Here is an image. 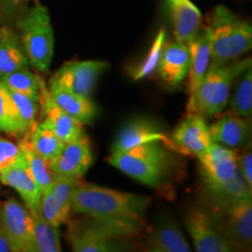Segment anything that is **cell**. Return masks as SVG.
Listing matches in <instances>:
<instances>
[{"label": "cell", "instance_id": "1", "mask_svg": "<svg viewBox=\"0 0 252 252\" xmlns=\"http://www.w3.org/2000/svg\"><path fill=\"white\" fill-rule=\"evenodd\" d=\"M150 204V196L81 180L72 195V212L87 216L119 238L135 235L143 228Z\"/></svg>", "mask_w": 252, "mask_h": 252}, {"label": "cell", "instance_id": "2", "mask_svg": "<svg viewBox=\"0 0 252 252\" xmlns=\"http://www.w3.org/2000/svg\"><path fill=\"white\" fill-rule=\"evenodd\" d=\"M210 67L229 63L251 49L252 28L225 6H217L208 18Z\"/></svg>", "mask_w": 252, "mask_h": 252}, {"label": "cell", "instance_id": "3", "mask_svg": "<svg viewBox=\"0 0 252 252\" xmlns=\"http://www.w3.org/2000/svg\"><path fill=\"white\" fill-rule=\"evenodd\" d=\"M108 162L140 184L158 187L171 173L174 158L162 143H147L111 153Z\"/></svg>", "mask_w": 252, "mask_h": 252}, {"label": "cell", "instance_id": "4", "mask_svg": "<svg viewBox=\"0 0 252 252\" xmlns=\"http://www.w3.org/2000/svg\"><path fill=\"white\" fill-rule=\"evenodd\" d=\"M251 67V59H245L232 64L209 67L195 93L189 96L188 113L210 118L222 112L228 104L230 90L235 78L241 76Z\"/></svg>", "mask_w": 252, "mask_h": 252}, {"label": "cell", "instance_id": "5", "mask_svg": "<svg viewBox=\"0 0 252 252\" xmlns=\"http://www.w3.org/2000/svg\"><path fill=\"white\" fill-rule=\"evenodd\" d=\"M17 27L28 62L37 71H48L54 56V32L48 9L36 1L19 15Z\"/></svg>", "mask_w": 252, "mask_h": 252}, {"label": "cell", "instance_id": "6", "mask_svg": "<svg viewBox=\"0 0 252 252\" xmlns=\"http://www.w3.org/2000/svg\"><path fill=\"white\" fill-rule=\"evenodd\" d=\"M0 224L12 252H36L33 217L27 207L17 198L9 197L2 203Z\"/></svg>", "mask_w": 252, "mask_h": 252}, {"label": "cell", "instance_id": "7", "mask_svg": "<svg viewBox=\"0 0 252 252\" xmlns=\"http://www.w3.org/2000/svg\"><path fill=\"white\" fill-rule=\"evenodd\" d=\"M219 209H222L223 220L220 222L213 219L232 252H251L252 197L236 201Z\"/></svg>", "mask_w": 252, "mask_h": 252}, {"label": "cell", "instance_id": "8", "mask_svg": "<svg viewBox=\"0 0 252 252\" xmlns=\"http://www.w3.org/2000/svg\"><path fill=\"white\" fill-rule=\"evenodd\" d=\"M108 67L109 63L105 61H69L49 81L80 96L90 97L99 76Z\"/></svg>", "mask_w": 252, "mask_h": 252}, {"label": "cell", "instance_id": "9", "mask_svg": "<svg viewBox=\"0 0 252 252\" xmlns=\"http://www.w3.org/2000/svg\"><path fill=\"white\" fill-rule=\"evenodd\" d=\"M67 238L72 252H122L119 237L91 220H70Z\"/></svg>", "mask_w": 252, "mask_h": 252}, {"label": "cell", "instance_id": "10", "mask_svg": "<svg viewBox=\"0 0 252 252\" xmlns=\"http://www.w3.org/2000/svg\"><path fill=\"white\" fill-rule=\"evenodd\" d=\"M80 180L55 174L52 186L41 195L39 213L42 219L53 226L67 223L72 212V195Z\"/></svg>", "mask_w": 252, "mask_h": 252}, {"label": "cell", "instance_id": "11", "mask_svg": "<svg viewBox=\"0 0 252 252\" xmlns=\"http://www.w3.org/2000/svg\"><path fill=\"white\" fill-rule=\"evenodd\" d=\"M186 228L193 239L195 252H232L215 220L206 209L191 207L186 216Z\"/></svg>", "mask_w": 252, "mask_h": 252}, {"label": "cell", "instance_id": "12", "mask_svg": "<svg viewBox=\"0 0 252 252\" xmlns=\"http://www.w3.org/2000/svg\"><path fill=\"white\" fill-rule=\"evenodd\" d=\"M197 159L206 187L229 182L238 169V154L236 151L217 143L210 145Z\"/></svg>", "mask_w": 252, "mask_h": 252}, {"label": "cell", "instance_id": "13", "mask_svg": "<svg viewBox=\"0 0 252 252\" xmlns=\"http://www.w3.org/2000/svg\"><path fill=\"white\" fill-rule=\"evenodd\" d=\"M94 162V154L86 133L77 139L67 141L61 152L50 163L56 175L81 180Z\"/></svg>", "mask_w": 252, "mask_h": 252}, {"label": "cell", "instance_id": "14", "mask_svg": "<svg viewBox=\"0 0 252 252\" xmlns=\"http://www.w3.org/2000/svg\"><path fill=\"white\" fill-rule=\"evenodd\" d=\"M171 150L198 157L213 144L206 118L195 113L188 116L176 126L171 135Z\"/></svg>", "mask_w": 252, "mask_h": 252}, {"label": "cell", "instance_id": "15", "mask_svg": "<svg viewBox=\"0 0 252 252\" xmlns=\"http://www.w3.org/2000/svg\"><path fill=\"white\" fill-rule=\"evenodd\" d=\"M40 109L41 122L58 135L63 143L77 139L84 134V124L78 119L71 117L53 102L48 88L42 78L40 80Z\"/></svg>", "mask_w": 252, "mask_h": 252}, {"label": "cell", "instance_id": "16", "mask_svg": "<svg viewBox=\"0 0 252 252\" xmlns=\"http://www.w3.org/2000/svg\"><path fill=\"white\" fill-rule=\"evenodd\" d=\"M147 143H162L171 150V139L156 123L147 119H134L119 130L111 153L124 152Z\"/></svg>", "mask_w": 252, "mask_h": 252}, {"label": "cell", "instance_id": "17", "mask_svg": "<svg viewBox=\"0 0 252 252\" xmlns=\"http://www.w3.org/2000/svg\"><path fill=\"white\" fill-rule=\"evenodd\" d=\"M190 65V53L185 43L178 41L165 42L157 70L167 86H180L187 77Z\"/></svg>", "mask_w": 252, "mask_h": 252}, {"label": "cell", "instance_id": "18", "mask_svg": "<svg viewBox=\"0 0 252 252\" xmlns=\"http://www.w3.org/2000/svg\"><path fill=\"white\" fill-rule=\"evenodd\" d=\"M0 182L15 189L31 213L39 212L42 193L28 171L24 154L17 162L0 172Z\"/></svg>", "mask_w": 252, "mask_h": 252}, {"label": "cell", "instance_id": "19", "mask_svg": "<svg viewBox=\"0 0 252 252\" xmlns=\"http://www.w3.org/2000/svg\"><path fill=\"white\" fill-rule=\"evenodd\" d=\"M213 143L223 145L229 149H237L247 144L250 135V124L248 119L239 117L230 111L222 115L209 126Z\"/></svg>", "mask_w": 252, "mask_h": 252}, {"label": "cell", "instance_id": "20", "mask_svg": "<svg viewBox=\"0 0 252 252\" xmlns=\"http://www.w3.org/2000/svg\"><path fill=\"white\" fill-rule=\"evenodd\" d=\"M172 12L175 41L189 45L200 32L201 12L190 0H167Z\"/></svg>", "mask_w": 252, "mask_h": 252}, {"label": "cell", "instance_id": "21", "mask_svg": "<svg viewBox=\"0 0 252 252\" xmlns=\"http://www.w3.org/2000/svg\"><path fill=\"white\" fill-rule=\"evenodd\" d=\"M49 94L59 108L83 124H90L97 116V108L90 97L80 96L49 81Z\"/></svg>", "mask_w": 252, "mask_h": 252}, {"label": "cell", "instance_id": "22", "mask_svg": "<svg viewBox=\"0 0 252 252\" xmlns=\"http://www.w3.org/2000/svg\"><path fill=\"white\" fill-rule=\"evenodd\" d=\"M190 53V65L188 71V94L191 96L202 82L204 75L210 67V43L207 28L198 32L196 37L188 45Z\"/></svg>", "mask_w": 252, "mask_h": 252}, {"label": "cell", "instance_id": "23", "mask_svg": "<svg viewBox=\"0 0 252 252\" xmlns=\"http://www.w3.org/2000/svg\"><path fill=\"white\" fill-rule=\"evenodd\" d=\"M28 64L20 37L9 27H2L0 30V77Z\"/></svg>", "mask_w": 252, "mask_h": 252}, {"label": "cell", "instance_id": "24", "mask_svg": "<svg viewBox=\"0 0 252 252\" xmlns=\"http://www.w3.org/2000/svg\"><path fill=\"white\" fill-rule=\"evenodd\" d=\"M207 190L209 191L210 197L216 202L217 209L228 206L230 203H234L236 201L252 197V188L245 181L239 167L234 178L229 182L207 187Z\"/></svg>", "mask_w": 252, "mask_h": 252}, {"label": "cell", "instance_id": "25", "mask_svg": "<svg viewBox=\"0 0 252 252\" xmlns=\"http://www.w3.org/2000/svg\"><path fill=\"white\" fill-rule=\"evenodd\" d=\"M23 137L27 140V143L30 144L34 152L45 158L49 162H52L59 156L63 145H64V143L61 139H59L54 132L49 130L41 122H37L35 127Z\"/></svg>", "mask_w": 252, "mask_h": 252}, {"label": "cell", "instance_id": "26", "mask_svg": "<svg viewBox=\"0 0 252 252\" xmlns=\"http://www.w3.org/2000/svg\"><path fill=\"white\" fill-rule=\"evenodd\" d=\"M19 146L23 151L25 161H26L31 175L33 176V179L39 186L41 193H45L55 180V173L53 172L49 161L34 152L24 137H21Z\"/></svg>", "mask_w": 252, "mask_h": 252}, {"label": "cell", "instance_id": "27", "mask_svg": "<svg viewBox=\"0 0 252 252\" xmlns=\"http://www.w3.org/2000/svg\"><path fill=\"white\" fill-rule=\"evenodd\" d=\"M0 131L14 137H23L27 133L24 123L21 122L15 104L9 93L0 81Z\"/></svg>", "mask_w": 252, "mask_h": 252}, {"label": "cell", "instance_id": "28", "mask_svg": "<svg viewBox=\"0 0 252 252\" xmlns=\"http://www.w3.org/2000/svg\"><path fill=\"white\" fill-rule=\"evenodd\" d=\"M40 80L41 77L33 74L28 67L18 69L0 77L1 83L8 90L27 94L36 99H40Z\"/></svg>", "mask_w": 252, "mask_h": 252}, {"label": "cell", "instance_id": "29", "mask_svg": "<svg viewBox=\"0 0 252 252\" xmlns=\"http://www.w3.org/2000/svg\"><path fill=\"white\" fill-rule=\"evenodd\" d=\"M34 222L36 252H63L60 243L59 228L46 222L39 212L31 213Z\"/></svg>", "mask_w": 252, "mask_h": 252}, {"label": "cell", "instance_id": "30", "mask_svg": "<svg viewBox=\"0 0 252 252\" xmlns=\"http://www.w3.org/2000/svg\"><path fill=\"white\" fill-rule=\"evenodd\" d=\"M154 247L162 252H191L181 230L172 223L158 228L154 234Z\"/></svg>", "mask_w": 252, "mask_h": 252}, {"label": "cell", "instance_id": "31", "mask_svg": "<svg viewBox=\"0 0 252 252\" xmlns=\"http://www.w3.org/2000/svg\"><path fill=\"white\" fill-rule=\"evenodd\" d=\"M231 111L239 117L250 118L252 112V71L251 67L243 72L231 99Z\"/></svg>", "mask_w": 252, "mask_h": 252}, {"label": "cell", "instance_id": "32", "mask_svg": "<svg viewBox=\"0 0 252 252\" xmlns=\"http://www.w3.org/2000/svg\"><path fill=\"white\" fill-rule=\"evenodd\" d=\"M166 42V31L160 30L159 33L157 34L156 39L151 45V48L147 53L146 58L143 60L140 64H138L137 68H134L132 72V77L134 80H143V78L149 77L157 70L158 63H159L160 56H161L163 45Z\"/></svg>", "mask_w": 252, "mask_h": 252}, {"label": "cell", "instance_id": "33", "mask_svg": "<svg viewBox=\"0 0 252 252\" xmlns=\"http://www.w3.org/2000/svg\"><path fill=\"white\" fill-rule=\"evenodd\" d=\"M8 90V89H7ZM9 96L15 104L21 122L26 127L27 133L33 130L37 124V115H39V99L27 96V94L15 93V91L8 90Z\"/></svg>", "mask_w": 252, "mask_h": 252}, {"label": "cell", "instance_id": "34", "mask_svg": "<svg viewBox=\"0 0 252 252\" xmlns=\"http://www.w3.org/2000/svg\"><path fill=\"white\" fill-rule=\"evenodd\" d=\"M23 156L19 144L0 137V172L12 166Z\"/></svg>", "mask_w": 252, "mask_h": 252}, {"label": "cell", "instance_id": "35", "mask_svg": "<svg viewBox=\"0 0 252 252\" xmlns=\"http://www.w3.org/2000/svg\"><path fill=\"white\" fill-rule=\"evenodd\" d=\"M28 0H0V19L13 20L19 18Z\"/></svg>", "mask_w": 252, "mask_h": 252}, {"label": "cell", "instance_id": "36", "mask_svg": "<svg viewBox=\"0 0 252 252\" xmlns=\"http://www.w3.org/2000/svg\"><path fill=\"white\" fill-rule=\"evenodd\" d=\"M238 167L245 181L252 188V153L250 150L245 151L241 157H238Z\"/></svg>", "mask_w": 252, "mask_h": 252}, {"label": "cell", "instance_id": "37", "mask_svg": "<svg viewBox=\"0 0 252 252\" xmlns=\"http://www.w3.org/2000/svg\"><path fill=\"white\" fill-rule=\"evenodd\" d=\"M0 252H12L1 224H0Z\"/></svg>", "mask_w": 252, "mask_h": 252}, {"label": "cell", "instance_id": "38", "mask_svg": "<svg viewBox=\"0 0 252 252\" xmlns=\"http://www.w3.org/2000/svg\"><path fill=\"white\" fill-rule=\"evenodd\" d=\"M150 252H162L161 250H160V249H158V248H156V247H154L153 249H152V250H151Z\"/></svg>", "mask_w": 252, "mask_h": 252}]
</instances>
